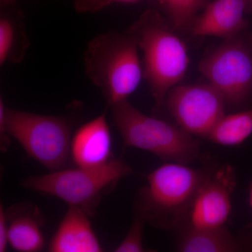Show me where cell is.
Returning <instances> with one entry per match:
<instances>
[{
  "mask_svg": "<svg viewBox=\"0 0 252 252\" xmlns=\"http://www.w3.org/2000/svg\"><path fill=\"white\" fill-rule=\"evenodd\" d=\"M225 39L202 59L199 69L225 102L243 103L252 94V52L236 36Z\"/></svg>",
  "mask_w": 252,
  "mask_h": 252,
  "instance_id": "7",
  "label": "cell"
},
{
  "mask_svg": "<svg viewBox=\"0 0 252 252\" xmlns=\"http://www.w3.org/2000/svg\"><path fill=\"white\" fill-rule=\"evenodd\" d=\"M252 135V109L224 115L206 139L212 143L234 147L243 143Z\"/></svg>",
  "mask_w": 252,
  "mask_h": 252,
  "instance_id": "16",
  "label": "cell"
},
{
  "mask_svg": "<svg viewBox=\"0 0 252 252\" xmlns=\"http://www.w3.org/2000/svg\"><path fill=\"white\" fill-rule=\"evenodd\" d=\"M248 44L249 46H250V49H251L252 52V35L251 36V38H250V41H249Z\"/></svg>",
  "mask_w": 252,
  "mask_h": 252,
  "instance_id": "24",
  "label": "cell"
},
{
  "mask_svg": "<svg viewBox=\"0 0 252 252\" xmlns=\"http://www.w3.org/2000/svg\"><path fill=\"white\" fill-rule=\"evenodd\" d=\"M74 9L80 13H97L116 3H133L141 0H70Z\"/></svg>",
  "mask_w": 252,
  "mask_h": 252,
  "instance_id": "19",
  "label": "cell"
},
{
  "mask_svg": "<svg viewBox=\"0 0 252 252\" xmlns=\"http://www.w3.org/2000/svg\"><path fill=\"white\" fill-rule=\"evenodd\" d=\"M182 252H235L241 251L240 243L225 226L194 228L187 226L177 243Z\"/></svg>",
  "mask_w": 252,
  "mask_h": 252,
  "instance_id": "14",
  "label": "cell"
},
{
  "mask_svg": "<svg viewBox=\"0 0 252 252\" xmlns=\"http://www.w3.org/2000/svg\"><path fill=\"white\" fill-rule=\"evenodd\" d=\"M248 0H212L196 16L190 29L194 35L234 37L248 27Z\"/></svg>",
  "mask_w": 252,
  "mask_h": 252,
  "instance_id": "10",
  "label": "cell"
},
{
  "mask_svg": "<svg viewBox=\"0 0 252 252\" xmlns=\"http://www.w3.org/2000/svg\"><path fill=\"white\" fill-rule=\"evenodd\" d=\"M212 171L188 164L167 162L147 176L137 193L135 212L160 229L170 230L187 221L199 189Z\"/></svg>",
  "mask_w": 252,
  "mask_h": 252,
  "instance_id": "1",
  "label": "cell"
},
{
  "mask_svg": "<svg viewBox=\"0 0 252 252\" xmlns=\"http://www.w3.org/2000/svg\"><path fill=\"white\" fill-rule=\"evenodd\" d=\"M172 26L179 30L190 28L198 11L204 9L207 0H158Z\"/></svg>",
  "mask_w": 252,
  "mask_h": 252,
  "instance_id": "17",
  "label": "cell"
},
{
  "mask_svg": "<svg viewBox=\"0 0 252 252\" xmlns=\"http://www.w3.org/2000/svg\"><path fill=\"white\" fill-rule=\"evenodd\" d=\"M9 222V244L16 251L37 252L43 250L45 240L41 227L44 219L32 205H15L6 212Z\"/></svg>",
  "mask_w": 252,
  "mask_h": 252,
  "instance_id": "13",
  "label": "cell"
},
{
  "mask_svg": "<svg viewBox=\"0 0 252 252\" xmlns=\"http://www.w3.org/2000/svg\"><path fill=\"white\" fill-rule=\"evenodd\" d=\"M126 147L147 151L165 162L189 164L200 156V142L180 127L149 117L124 99L109 105Z\"/></svg>",
  "mask_w": 252,
  "mask_h": 252,
  "instance_id": "5",
  "label": "cell"
},
{
  "mask_svg": "<svg viewBox=\"0 0 252 252\" xmlns=\"http://www.w3.org/2000/svg\"><path fill=\"white\" fill-rule=\"evenodd\" d=\"M127 32L143 54V76L157 108H161L169 91L187 72L189 58L185 43L154 9L146 11Z\"/></svg>",
  "mask_w": 252,
  "mask_h": 252,
  "instance_id": "2",
  "label": "cell"
},
{
  "mask_svg": "<svg viewBox=\"0 0 252 252\" xmlns=\"http://www.w3.org/2000/svg\"><path fill=\"white\" fill-rule=\"evenodd\" d=\"M89 217L77 207L69 206L50 242L51 252H100L103 251Z\"/></svg>",
  "mask_w": 252,
  "mask_h": 252,
  "instance_id": "12",
  "label": "cell"
},
{
  "mask_svg": "<svg viewBox=\"0 0 252 252\" xmlns=\"http://www.w3.org/2000/svg\"><path fill=\"white\" fill-rule=\"evenodd\" d=\"M138 44L128 33H102L89 41L84 62L86 76L101 91L107 104L127 99L143 75Z\"/></svg>",
  "mask_w": 252,
  "mask_h": 252,
  "instance_id": "3",
  "label": "cell"
},
{
  "mask_svg": "<svg viewBox=\"0 0 252 252\" xmlns=\"http://www.w3.org/2000/svg\"><path fill=\"white\" fill-rule=\"evenodd\" d=\"M249 201L252 210V183L250 185V189H249Z\"/></svg>",
  "mask_w": 252,
  "mask_h": 252,
  "instance_id": "22",
  "label": "cell"
},
{
  "mask_svg": "<svg viewBox=\"0 0 252 252\" xmlns=\"http://www.w3.org/2000/svg\"><path fill=\"white\" fill-rule=\"evenodd\" d=\"M252 11V0H248V12Z\"/></svg>",
  "mask_w": 252,
  "mask_h": 252,
  "instance_id": "23",
  "label": "cell"
},
{
  "mask_svg": "<svg viewBox=\"0 0 252 252\" xmlns=\"http://www.w3.org/2000/svg\"><path fill=\"white\" fill-rule=\"evenodd\" d=\"M72 129V122L67 117L9 109L1 98L0 142L4 152L11 137L30 157L50 171L62 170L70 157Z\"/></svg>",
  "mask_w": 252,
  "mask_h": 252,
  "instance_id": "4",
  "label": "cell"
},
{
  "mask_svg": "<svg viewBox=\"0 0 252 252\" xmlns=\"http://www.w3.org/2000/svg\"><path fill=\"white\" fill-rule=\"evenodd\" d=\"M236 185L234 168L226 165L212 171L199 189L187 217V226L217 228L225 226L232 210Z\"/></svg>",
  "mask_w": 252,
  "mask_h": 252,
  "instance_id": "9",
  "label": "cell"
},
{
  "mask_svg": "<svg viewBox=\"0 0 252 252\" xmlns=\"http://www.w3.org/2000/svg\"><path fill=\"white\" fill-rule=\"evenodd\" d=\"M112 135L106 113L86 123L71 141L70 156L77 167H97L113 158Z\"/></svg>",
  "mask_w": 252,
  "mask_h": 252,
  "instance_id": "11",
  "label": "cell"
},
{
  "mask_svg": "<svg viewBox=\"0 0 252 252\" xmlns=\"http://www.w3.org/2000/svg\"><path fill=\"white\" fill-rule=\"evenodd\" d=\"M30 41L19 12L2 13L0 17V64L20 63L26 56Z\"/></svg>",
  "mask_w": 252,
  "mask_h": 252,
  "instance_id": "15",
  "label": "cell"
},
{
  "mask_svg": "<svg viewBox=\"0 0 252 252\" xmlns=\"http://www.w3.org/2000/svg\"><path fill=\"white\" fill-rule=\"evenodd\" d=\"M9 222L2 205H0V252H6L9 245Z\"/></svg>",
  "mask_w": 252,
  "mask_h": 252,
  "instance_id": "20",
  "label": "cell"
},
{
  "mask_svg": "<svg viewBox=\"0 0 252 252\" xmlns=\"http://www.w3.org/2000/svg\"><path fill=\"white\" fill-rule=\"evenodd\" d=\"M15 1L16 0H1V4H3V6H11L14 4Z\"/></svg>",
  "mask_w": 252,
  "mask_h": 252,
  "instance_id": "21",
  "label": "cell"
},
{
  "mask_svg": "<svg viewBox=\"0 0 252 252\" xmlns=\"http://www.w3.org/2000/svg\"><path fill=\"white\" fill-rule=\"evenodd\" d=\"M224 99L210 83L176 86L165 98L169 112L179 127L193 136L205 137L225 115Z\"/></svg>",
  "mask_w": 252,
  "mask_h": 252,
  "instance_id": "8",
  "label": "cell"
},
{
  "mask_svg": "<svg viewBox=\"0 0 252 252\" xmlns=\"http://www.w3.org/2000/svg\"><path fill=\"white\" fill-rule=\"evenodd\" d=\"M132 174L133 170L123 159L113 158L100 167L62 169L29 177L23 181L22 186L56 197L92 217L104 195L114 190L119 181Z\"/></svg>",
  "mask_w": 252,
  "mask_h": 252,
  "instance_id": "6",
  "label": "cell"
},
{
  "mask_svg": "<svg viewBox=\"0 0 252 252\" xmlns=\"http://www.w3.org/2000/svg\"><path fill=\"white\" fill-rule=\"evenodd\" d=\"M146 220L135 212L132 225L124 240L115 249L116 252H146L143 245L144 225Z\"/></svg>",
  "mask_w": 252,
  "mask_h": 252,
  "instance_id": "18",
  "label": "cell"
}]
</instances>
